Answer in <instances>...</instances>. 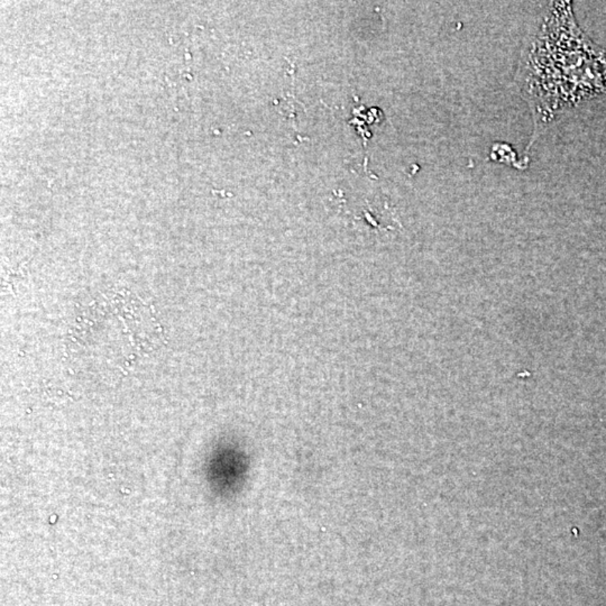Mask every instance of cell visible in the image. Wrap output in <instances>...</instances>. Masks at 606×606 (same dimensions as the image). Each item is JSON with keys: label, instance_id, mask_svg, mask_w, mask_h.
Returning a JSON list of instances; mask_svg holds the SVG:
<instances>
[{"label": "cell", "instance_id": "obj_1", "mask_svg": "<svg viewBox=\"0 0 606 606\" xmlns=\"http://www.w3.org/2000/svg\"><path fill=\"white\" fill-rule=\"evenodd\" d=\"M602 58L575 23L570 4H551L522 48L515 77L533 113L529 146L567 111L602 90L594 82L600 85L598 79L590 77L592 64Z\"/></svg>", "mask_w": 606, "mask_h": 606}]
</instances>
